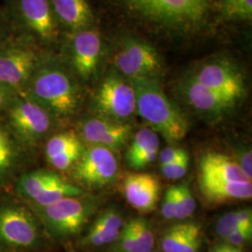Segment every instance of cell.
<instances>
[{
	"mask_svg": "<svg viewBox=\"0 0 252 252\" xmlns=\"http://www.w3.org/2000/svg\"><path fill=\"white\" fill-rule=\"evenodd\" d=\"M135 92L136 111L169 142L182 140L189 131V123L180 108L162 89L155 78L132 79Z\"/></svg>",
	"mask_w": 252,
	"mask_h": 252,
	"instance_id": "6da1fadb",
	"label": "cell"
},
{
	"mask_svg": "<svg viewBox=\"0 0 252 252\" xmlns=\"http://www.w3.org/2000/svg\"><path fill=\"white\" fill-rule=\"evenodd\" d=\"M27 89L28 98L55 116L68 117L79 107V90L72 79L60 68H36Z\"/></svg>",
	"mask_w": 252,
	"mask_h": 252,
	"instance_id": "7a4b0ae2",
	"label": "cell"
},
{
	"mask_svg": "<svg viewBox=\"0 0 252 252\" xmlns=\"http://www.w3.org/2000/svg\"><path fill=\"white\" fill-rule=\"evenodd\" d=\"M99 206V200L85 195L63 199L36 207L49 234L57 240H67L80 234Z\"/></svg>",
	"mask_w": 252,
	"mask_h": 252,
	"instance_id": "3957f363",
	"label": "cell"
},
{
	"mask_svg": "<svg viewBox=\"0 0 252 252\" xmlns=\"http://www.w3.org/2000/svg\"><path fill=\"white\" fill-rule=\"evenodd\" d=\"M146 17L171 26L195 25L207 13L209 0H123Z\"/></svg>",
	"mask_w": 252,
	"mask_h": 252,
	"instance_id": "277c9868",
	"label": "cell"
},
{
	"mask_svg": "<svg viewBox=\"0 0 252 252\" xmlns=\"http://www.w3.org/2000/svg\"><path fill=\"white\" fill-rule=\"evenodd\" d=\"M95 107L99 117L126 123L136 110L135 92L132 83L117 74H110L96 93Z\"/></svg>",
	"mask_w": 252,
	"mask_h": 252,
	"instance_id": "5b68a950",
	"label": "cell"
},
{
	"mask_svg": "<svg viewBox=\"0 0 252 252\" xmlns=\"http://www.w3.org/2000/svg\"><path fill=\"white\" fill-rule=\"evenodd\" d=\"M39 239L37 220L27 208L18 205L0 207V245L28 249L37 245Z\"/></svg>",
	"mask_w": 252,
	"mask_h": 252,
	"instance_id": "8992f818",
	"label": "cell"
},
{
	"mask_svg": "<svg viewBox=\"0 0 252 252\" xmlns=\"http://www.w3.org/2000/svg\"><path fill=\"white\" fill-rule=\"evenodd\" d=\"M117 158L107 148L91 145L81 153L74 168V177L91 189L108 186L116 179Z\"/></svg>",
	"mask_w": 252,
	"mask_h": 252,
	"instance_id": "52a82bcc",
	"label": "cell"
},
{
	"mask_svg": "<svg viewBox=\"0 0 252 252\" xmlns=\"http://www.w3.org/2000/svg\"><path fill=\"white\" fill-rule=\"evenodd\" d=\"M9 117L13 129L29 142L40 139L52 126L51 114L28 97L10 101Z\"/></svg>",
	"mask_w": 252,
	"mask_h": 252,
	"instance_id": "ba28073f",
	"label": "cell"
},
{
	"mask_svg": "<svg viewBox=\"0 0 252 252\" xmlns=\"http://www.w3.org/2000/svg\"><path fill=\"white\" fill-rule=\"evenodd\" d=\"M36 55L26 46H10L0 51V83L11 90L27 89L36 68Z\"/></svg>",
	"mask_w": 252,
	"mask_h": 252,
	"instance_id": "9c48e42d",
	"label": "cell"
},
{
	"mask_svg": "<svg viewBox=\"0 0 252 252\" xmlns=\"http://www.w3.org/2000/svg\"><path fill=\"white\" fill-rule=\"evenodd\" d=\"M115 64L119 71L129 79L154 78L161 70V60L152 46L129 40L115 56Z\"/></svg>",
	"mask_w": 252,
	"mask_h": 252,
	"instance_id": "30bf717a",
	"label": "cell"
},
{
	"mask_svg": "<svg viewBox=\"0 0 252 252\" xmlns=\"http://www.w3.org/2000/svg\"><path fill=\"white\" fill-rule=\"evenodd\" d=\"M191 78L235 103L241 99L245 94L242 74L226 61L217 60L205 63Z\"/></svg>",
	"mask_w": 252,
	"mask_h": 252,
	"instance_id": "8fae6325",
	"label": "cell"
},
{
	"mask_svg": "<svg viewBox=\"0 0 252 252\" xmlns=\"http://www.w3.org/2000/svg\"><path fill=\"white\" fill-rule=\"evenodd\" d=\"M81 136L91 145L101 146L110 151L126 146L132 135V127L105 118H91L81 126Z\"/></svg>",
	"mask_w": 252,
	"mask_h": 252,
	"instance_id": "7c38bea8",
	"label": "cell"
},
{
	"mask_svg": "<svg viewBox=\"0 0 252 252\" xmlns=\"http://www.w3.org/2000/svg\"><path fill=\"white\" fill-rule=\"evenodd\" d=\"M123 189L127 202L139 212L149 213L157 207L161 184L153 174L133 173L127 175Z\"/></svg>",
	"mask_w": 252,
	"mask_h": 252,
	"instance_id": "4fadbf2b",
	"label": "cell"
},
{
	"mask_svg": "<svg viewBox=\"0 0 252 252\" xmlns=\"http://www.w3.org/2000/svg\"><path fill=\"white\" fill-rule=\"evenodd\" d=\"M182 89L189 105L208 117H220L236 104L216 91L202 85L191 77L184 81Z\"/></svg>",
	"mask_w": 252,
	"mask_h": 252,
	"instance_id": "5bb4252c",
	"label": "cell"
},
{
	"mask_svg": "<svg viewBox=\"0 0 252 252\" xmlns=\"http://www.w3.org/2000/svg\"><path fill=\"white\" fill-rule=\"evenodd\" d=\"M102 42L94 30L82 29L73 37L71 57L76 71L83 79H88L96 69L99 62Z\"/></svg>",
	"mask_w": 252,
	"mask_h": 252,
	"instance_id": "9a60e30c",
	"label": "cell"
},
{
	"mask_svg": "<svg viewBox=\"0 0 252 252\" xmlns=\"http://www.w3.org/2000/svg\"><path fill=\"white\" fill-rule=\"evenodd\" d=\"M202 244V224L187 220L166 228L160 239L162 252H201Z\"/></svg>",
	"mask_w": 252,
	"mask_h": 252,
	"instance_id": "2e32d148",
	"label": "cell"
},
{
	"mask_svg": "<svg viewBox=\"0 0 252 252\" xmlns=\"http://www.w3.org/2000/svg\"><path fill=\"white\" fill-rule=\"evenodd\" d=\"M19 9L24 23L43 40L56 36V24L48 0H19Z\"/></svg>",
	"mask_w": 252,
	"mask_h": 252,
	"instance_id": "e0dca14e",
	"label": "cell"
},
{
	"mask_svg": "<svg viewBox=\"0 0 252 252\" xmlns=\"http://www.w3.org/2000/svg\"><path fill=\"white\" fill-rule=\"evenodd\" d=\"M125 220L116 207L103 211L91 225L82 239V245L89 248H101L114 243L121 234Z\"/></svg>",
	"mask_w": 252,
	"mask_h": 252,
	"instance_id": "ac0fdd59",
	"label": "cell"
},
{
	"mask_svg": "<svg viewBox=\"0 0 252 252\" xmlns=\"http://www.w3.org/2000/svg\"><path fill=\"white\" fill-rule=\"evenodd\" d=\"M252 182L243 174L236 161L221 153H208L199 162V181Z\"/></svg>",
	"mask_w": 252,
	"mask_h": 252,
	"instance_id": "d6986e66",
	"label": "cell"
},
{
	"mask_svg": "<svg viewBox=\"0 0 252 252\" xmlns=\"http://www.w3.org/2000/svg\"><path fill=\"white\" fill-rule=\"evenodd\" d=\"M160 140L153 129L144 128L135 134L126 154V162L129 167L141 170L154 162L159 154Z\"/></svg>",
	"mask_w": 252,
	"mask_h": 252,
	"instance_id": "ffe728a7",
	"label": "cell"
},
{
	"mask_svg": "<svg viewBox=\"0 0 252 252\" xmlns=\"http://www.w3.org/2000/svg\"><path fill=\"white\" fill-rule=\"evenodd\" d=\"M203 196L211 204H222L252 198V182L241 181H199Z\"/></svg>",
	"mask_w": 252,
	"mask_h": 252,
	"instance_id": "44dd1931",
	"label": "cell"
},
{
	"mask_svg": "<svg viewBox=\"0 0 252 252\" xmlns=\"http://www.w3.org/2000/svg\"><path fill=\"white\" fill-rule=\"evenodd\" d=\"M54 11L64 26L75 31L90 27L94 14L87 0H52Z\"/></svg>",
	"mask_w": 252,
	"mask_h": 252,
	"instance_id": "7402d4cb",
	"label": "cell"
},
{
	"mask_svg": "<svg viewBox=\"0 0 252 252\" xmlns=\"http://www.w3.org/2000/svg\"><path fill=\"white\" fill-rule=\"evenodd\" d=\"M60 178L59 175L48 170L28 172L19 179L17 190L22 196L34 201Z\"/></svg>",
	"mask_w": 252,
	"mask_h": 252,
	"instance_id": "603a6c76",
	"label": "cell"
},
{
	"mask_svg": "<svg viewBox=\"0 0 252 252\" xmlns=\"http://www.w3.org/2000/svg\"><path fill=\"white\" fill-rule=\"evenodd\" d=\"M85 194L86 193L83 189L60 178L52 185H50L33 202L35 204V207H45L63 199L77 197Z\"/></svg>",
	"mask_w": 252,
	"mask_h": 252,
	"instance_id": "cb8c5ba5",
	"label": "cell"
},
{
	"mask_svg": "<svg viewBox=\"0 0 252 252\" xmlns=\"http://www.w3.org/2000/svg\"><path fill=\"white\" fill-rule=\"evenodd\" d=\"M82 148L81 139L73 131H66L53 135L47 142L45 148L46 157L50 159L58 156L70 150Z\"/></svg>",
	"mask_w": 252,
	"mask_h": 252,
	"instance_id": "d4e9b609",
	"label": "cell"
},
{
	"mask_svg": "<svg viewBox=\"0 0 252 252\" xmlns=\"http://www.w3.org/2000/svg\"><path fill=\"white\" fill-rule=\"evenodd\" d=\"M177 189V213L176 220L182 221L192 216L195 211L196 203L189 184L182 183L176 185Z\"/></svg>",
	"mask_w": 252,
	"mask_h": 252,
	"instance_id": "484cf974",
	"label": "cell"
},
{
	"mask_svg": "<svg viewBox=\"0 0 252 252\" xmlns=\"http://www.w3.org/2000/svg\"><path fill=\"white\" fill-rule=\"evenodd\" d=\"M135 239L144 252H153L155 237L150 221L144 218H135L130 220Z\"/></svg>",
	"mask_w": 252,
	"mask_h": 252,
	"instance_id": "4316f807",
	"label": "cell"
},
{
	"mask_svg": "<svg viewBox=\"0 0 252 252\" xmlns=\"http://www.w3.org/2000/svg\"><path fill=\"white\" fill-rule=\"evenodd\" d=\"M221 8L227 18L252 20V0H221Z\"/></svg>",
	"mask_w": 252,
	"mask_h": 252,
	"instance_id": "83f0119b",
	"label": "cell"
},
{
	"mask_svg": "<svg viewBox=\"0 0 252 252\" xmlns=\"http://www.w3.org/2000/svg\"><path fill=\"white\" fill-rule=\"evenodd\" d=\"M111 246L112 252H144L135 239L130 220L125 223L117 240Z\"/></svg>",
	"mask_w": 252,
	"mask_h": 252,
	"instance_id": "f1b7e54d",
	"label": "cell"
},
{
	"mask_svg": "<svg viewBox=\"0 0 252 252\" xmlns=\"http://www.w3.org/2000/svg\"><path fill=\"white\" fill-rule=\"evenodd\" d=\"M240 228L244 227L240 223L237 211H232L222 215L218 220L215 225V233L221 240H223L228 235Z\"/></svg>",
	"mask_w": 252,
	"mask_h": 252,
	"instance_id": "f546056e",
	"label": "cell"
},
{
	"mask_svg": "<svg viewBox=\"0 0 252 252\" xmlns=\"http://www.w3.org/2000/svg\"><path fill=\"white\" fill-rule=\"evenodd\" d=\"M189 164V155H186L176 162L162 165V176L168 180H178L182 179L188 171Z\"/></svg>",
	"mask_w": 252,
	"mask_h": 252,
	"instance_id": "4dcf8cb0",
	"label": "cell"
},
{
	"mask_svg": "<svg viewBox=\"0 0 252 252\" xmlns=\"http://www.w3.org/2000/svg\"><path fill=\"white\" fill-rule=\"evenodd\" d=\"M83 152V148H78L70 150L66 153H62L58 156L50 159L49 162L57 170H66L69 167L74 165L77 161L80 159L81 153Z\"/></svg>",
	"mask_w": 252,
	"mask_h": 252,
	"instance_id": "1f68e13d",
	"label": "cell"
},
{
	"mask_svg": "<svg viewBox=\"0 0 252 252\" xmlns=\"http://www.w3.org/2000/svg\"><path fill=\"white\" fill-rule=\"evenodd\" d=\"M161 213L164 220H176L177 213V189L176 185L172 186L166 190L162 199Z\"/></svg>",
	"mask_w": 252,
	"mask_h": 252,
	"instance_id": "d6a6232c",
	"label": "cell"
},
{
	"mask_svg": "<svg viewBox=\"0 0 252 252\" xmlns=\"http://www.w3.org/2000/svg\"><path fill=\"white\" fill-rule=\"evenodd\" d=\"M252 240V229L240 228L234 231V233H232L230 235H228L222 241L235 248L243 249L245 246L251 243Z\"/></svg>",
	"mask_w": 252,
	"mask_h": 252,
	"instance_id": "836d02e7",
	"label": "cell"
},
{
	"mask_svg": "<svg viewBox=\"0 0 252 252\" xmlns=\"http://www.w3.org/2000/svg\"><path fill=\"white\" fill-rule=\"evenodd\" d=\"M186 155H188L187 152L180 147H176V146L166 147L159 153L160 166L176 162Z\"/></svg>",
	"mask_w": 252,
	"mask_h": 252,
	"instance_id": "e575fe53",
	"label": "cell"
},
{
	"mask_svg": "<svg viewBox=\"0 0 252 252\" xmlns=\"http://www.w3.org/2000/svg\"><path fill=\"white\" fill-rule=\"evenodd\" d=\"M238 166L243 172L245 177L249 180H252V153L251 150L246 151L238 155V160L236 161Z\"/></svg>",
	"mask_w": 252,
	"mask_h": 252,
	"instance_id": "d590c367",
	"label": "cell"
},
{
	"mask_svg": "<svg viewBox=\"0 0 252 252\" xmlns=\"http://www.w3.org/2000/svg\"><path fill=\"white\" fill-rule=\"evenodd\" d=\"M9 158H10V152H9V147L3 135L0 134V173L8 166Z\"/></svg>",
	"mask_w": 252,
	"mask_h": 252,
	"instance_id": "8d00e7d4",
	"label": "cell"
},
{
	"mask_svg": "<svg viewBox=\"0 0 252 252\" xmlns=\"http://www.w3.org/2000/svg\"><path fill=\"white\" fill-rule=\"evenodd\" d=\"M208 252H244L243 249L233 247L223 241L214 245Z\"/></svg>",
	"mask_w": 252,
	"mask_h": 252,
	"instance_id": "74e56055",
	"label": "cell"
},
{
	"mask_svg": "<svg viewBox=\"0 0 252 252\" xmlns=\"http://www.w3.org/2000/svg\"><path fill=\"white\" fill-rule=\"evenodd\" d=\"M9 89L0 83V108L7 106L9 102Z\"/></svg>",
	"mask_w": 252,
	"mask_h": 252,
	"instance_id": "f35d334b",
	"label": "cell"
},
{
	"mask_svg": "<svg viewBox=\"0 0 252 252\" xmlns=\"http://www.w3.org/2000/svg\"><path fill=\"white\" fill-rule=\"evenodd\" d=\"M155 252V251H153V252Z\"/></svg>",
	"mask_w": 252,
	"mask_h": 252,
	"instance_id": "ab89813d",
	"label": "cell"
},
{
	"mask_svg": "<svg viewBox=\"0 0 252 252\" xmlns=\"http://www.w3.org/2000/svg\"></svg>",
	"mask_w": 252,
	"mask_h": 252,
	"instance_id": "60d3db41",
	"label": "cell"
}]
</instances>
